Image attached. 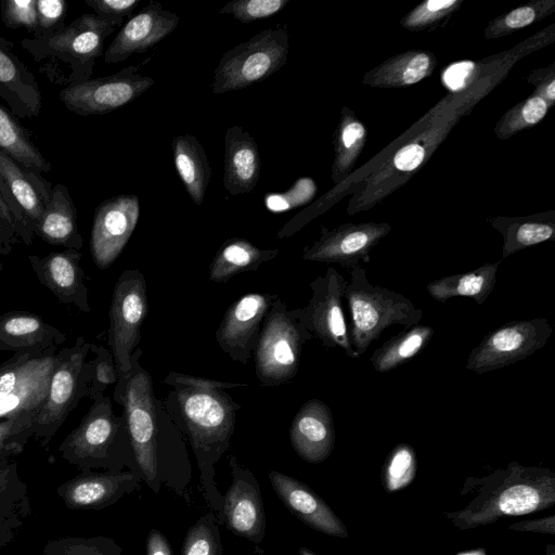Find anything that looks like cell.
<instances>
[{
    "mask_svg": "<svg viewBox=\"0 0 555 555\" xmlns=\"http://www.w3.org/2000/svg\"><path fill=\"white\" fill-rule=\"evenodd\" d=\"M477 495L463 508L444 516L459 529H474L502 517L521 516L555 504V474L517 462L478 479Z\"/></svg>",
    "mask_w": 555,
    "mask_h": 555,
    "instance_id": "6da1fadb",
    "label": "cell"
},
{
    "mask_svg": "<svg viewBox=\"0 0 555 555\" xmlns=\"http://www.w3.org/2000/svg\"><path fill=\"white\" fill-rule=\"evenodd\" d=\"M180 415L201 469L202 485L211 506L220 513L215 463L229 449L240 404L217 386H175Z\"/></svg>",
    "mask_w": 555,
    "mask_h": 555,
    "instance_id": "7a4b0ae2",
    "label": "cell"
},
{
    "mask_svg": "<svg viewBox=\"0 0 555 555\" xmlns=\"http://www.w3.org/2000/svg\"><path fill=\"white\" fill-rule=\"evenodd\" d=\"M344 299L350 313L349 339L359 357L386 328L393 325L409 328L423 317L422 309L404 295L372 284L361 266L350 270Z\"/></svg>",
    "mask_w": 555,
    "mask_h": 555,
    "instance_id": "3957f363",
    "label": "cell"
},
{
    "mask_svg": "<svg viewBox=\"0 0 555 555\" xmlns=\"http://www.w3.org/2000/svg\"><path fill=\"white\" fill-rule=\"evenodd\" d=\"M140 351L131 356V369L118 377L114 399L124 406L125 424L135 463L146 483L158 493L157 420L153 383L138 359Z\"/></svg>",
    "mask_w": 555,
    "mask_h": 555,
    "instance_id": "277c9868",
    "label": "cell"
},
{
    "mask_svg": "<svg viewBox=\"0 0 555 555\" xmlns=\"http://www.w3.org/2000/svg\"><path fill=\"white\" fill-rule=\"evenodd\" d=\"M127 431L125 420L114 414L112 401L102 395L93 400L80 423L59 447L61 457L80 472L117 468L118 455Z\"/></svg>",
    "mask_w": 555,
    "mask_h": 555,
    "instance_id": "5b68a950",
    "label": "cell"
},
{
    "mask_svg": "<svg viewBox=\"0 0 555 555\" xmlns=\"http://www.w3.org/2000/svg\"><path fill=\"white\" fill-rule=\"evenodd\" d=\"M313 336L278 297L271 306L255 348L256 374L262 385L278 386L295 377L305 343Z\"/></svg>",
    "mask_w": 555,
    "mask_h": 555,
    "instance_id": "8992f818",
    "label": "cell"
},
{
    "mask_svg": "<svg viewBox=\"0 0 555 555\" xmlns=\"http://www.w3.org/2000/svg\"><path fill=\"white\" fill-rule=\"evenodd\" d=\"M289 51L286 27L268 28L221 56L214 73V94L247 88L281 69Z\"/></svg>",
    "mask_w": 555,
    "mask_h": 555,
    "instance_id": "52a82bcc",
    "label": "cell"
},
{
    "mask_svg": "<svg viewBox=\"0 0 555 555\" xmlns=\"http://www.w3.org/2000/svg\"><path fill=\"white\" fill-rule=\"evenodd\" d=\"M91 344L79 336L73 346L55 353L48 391L34 425V437L41 447L50 443L83 398L82 369Z\"/></svg>",
    "mask_w": 555,
    "mask_h": 555,
    "instance_id": "ba28073f",
    "label": "cell"
},
{
    "mask_svg": "<svg viewBox=\"0 0 555 555\" xmlns=\"http://www.w3.org/2000/svg\"><path fill=\"white\" fill-rule=\"evenodd\" d=\"M553 328L546 318L507 322L470 350L466 369L477 374L506 367L543 348Z\"/></svg>",
    "mask_w": 555,
    "mask_h": 555,
    "instance_id": "9c48e42d",
    "label": "cell"
},
{
    "mask_svg": "<svg viewBox=\"0 0 555 555\" xmlns=\"http://www.w3.org/2000/svg\"><path fill=\"white\" fill-rule=\"evenodd\" d=\"M147 311L146 282L137 270L118 278L109 307L108 346L118 376L131 369V356L140 341V330Z\"/></svg>",
    "mask_w": 555,
    "mask_h": 555,
    "instance_id": "30bf717a",
    "label": "cell"
},
{
    "mask_svg": "<svg viewBox=\"0 0 555 555\" xmlns=\"http://www.w3.org/2000/svg\"><path fill=\"white\" fill-rule=\"evenodd\" d=\"M347 286L345 278L333 267L324 275L310 283L312 292L308 305L295 309L300 323L327 348H339L344 353L358 359L351 346L348 324L343 309L344 293Z\"/></svg>",
    "mask_w": 555,
    "mask_h": 555,
    "instance_id": "8fae6325",
    "label": "cell"
},
{
    "mask_svg": "<svg viewBox=\"0 0 555 555\" xmlns=\"http://www.w3.org/2000/svg\"><path fill=\"white\" fill-rule=\"evenodd\" d=\"M121 24L96 14H82L68 26L39 36L35 40H23L22 46L33 54L55 55L74 61L88 80L95 59L102 55L104 40Z\"/></svg>",
    "mask_w": 555,
    "mask_h": 555,
    "instance_id": "7c38bea8",
    "label": "cell"
},
{
    "mask_svg": "<svg viewBox=\"0 0 555 555\" xmlns=\"http://www.w3.org/2000/svg\"><path fill=\"white\" fill-rule=\"evenodd\" d=\"M154 83L139 73V66H128L114 75L74 82L60 92V100L75 114L103 115L132 102Z\"/></svg>",
    "mask_w": 555,
    "mask_h": 555,
    "instance_id": "4fadbf2b",
    "label": "cell"
},
{
    "mask_svg": "<svg viewBox=\"0 0 555 555\" xmlns=\"http://www.w3.org/2000/svg\"><path fill=\"white\" fill-rule=\"evenodd\" d=\"M55 353H15L0 374V420L39 411L48 391Z\"/></svg>",
    "mask_w": 555,
    "mask_h": 555,
    "instance_id": "5bb4252c",
    "label": "cell"
},
{
    "mask_svg": "<svg viewBox=\"0 0 555 555\" xmlns=\"http://www.w3.org/2000/svg\"><path fill=\"white\" fill-rule=\"evenodd\" d=\"M391 231L387 222L344 223L321 236L302 251V259L353 269L371 261L372 249Z\"/></svg>",
    "mask_w": 555,
    "mask_h": 555,
    "instance_id": "9a60e30c",
    "label": "cell"
},
{
    "mask_svg": "<svg viewBox=\"0 0 555 555\" xmlns=\"http://www.w3.org/2000/svg\"><path fill=\"white\" fill-rule=\"evenodd\" d=\"M140 216L139 197L121 194L101 203L95 210L90 253L100 269L108 268L120 255Z\"/></svg>",
    "mask_w": 555,
    "mask_h": 555,
    "instance_id": "2e32d148",
    "label": "cell"
},
{
    "mask_svg": "<svg viewBox=\"0 0 555 555\" xmlns=\"http://www.w3.org/2000/svg\"><path fill=\"white\" fill-rule=\"evenodd\" d=\"M39 175L29 172L0 151V195L10 199L8 209L13 218L17 236L30 244L34 228L50 198Z\"/></svg>",
    "mask_w": 555,
    "mask_h": 555,
    "instance_id": "e0dca14e",
    "label": "cell"
},
{
    "mask_svg": "<svg viewBox=\"0 0 555 555\" xmlns=\"http://www.w3.org/2000/svg\"><path fill=\"white\" fill-rule=\"evenodd\" d=\"M278 298L276 295L248 293L225 311L216 339L223 352L234 361L246 363L255 351L262 323Z\"/></svg>",
    "mask_w": 555,
    "mask_h": 555,
    "instance_id": "ac0fdd59",
    "label": "cell"
},
{
    "mask_svg": "<svg viewBox=\"0 0 555 555\" xmlns=\"http://www.w3.org/2000/svg\"><path fill=\"white\" fill-rule=\"evenodd\" d=\"M232 482L222 498L220 516L234 534L260 543L266 533V514L259 483L232 455Z\"/></svg>",
    "mask_w": 555,
    "mask_h": 555,
    "instance_id": "d6986e66",
    "label": "cell"
},
{
    "mask_svg": "<svg viewBox=\"0 0 555 555\" xmlns=\"http://www.w3.org/2000/svg\"><path fill=\"white\" fill-rule=\"evenodd\" d=\"M454 124L455 116L436 125L433 130L423 132L417 139L398 150L387 163L367 177L363 190L366 199L363 210L369 209L389 194V185L396 172H399L396 188L400 185V178L402 181L408 180L409 176L416 171L426 157L444 140Z\"/></svg>",
    "mask_w": 555,
    "mask_h": 555,
    "instance_id": "ffe728a7",
    "label": "cell"
},
{
    "mask_svg": "<svg viewBox=\"0 0 555 555\" xmlns=\"http://www.w3.org/2000/svg\"><path fill=\"white\" fill-rule=\"evenodd\" d=\"M139 488L132 472H81L56 489L57 496L72 511H98L116 503Z\"/></svg>",
    "mask_w": 555,
    "mask_h": 555,
    "instance_id": "44dd1931",
    "label": "cell"
},
{
    "mask_svg": "<svg viewBox=\"0 0 555 555\" xmlns=\"http://www.w3.org/2000/svg\"><path fill=\"white\" fill-rule=\"evenodd\" d=\"M81 256L79 250L66 248L44 256L29 255L28 260L40 284L46 286L60 302L75 306L88 313L90 312L89 289L80 264Z\"/></svg>",
    "mask_w": 555,
    "mask_h": 555,
    "instance_id": "7402d4cb",
    "label": "cell"
},
{
    "mask_svg": "<svg viewBox=\"0 0 555 555\" xmlns=\"http://www.w3.org/2000/svg\"><path fill=\"white\" fill-rule=\"evenodd\" d=\"M178 14L150 1L117 33L106 51V63H120L134 53H143L169 36L178 26Z\"/></svg>",
    "mask_w": 555,
    "mask_h": 555,
    "instance_id": "603a6c76",
    "label": "cell"
},
{
    "mask_svg": "<svg viewBox=\"0 0 555 555\" xmlns=\"http://www.w3.org/2000/svg\"><path fill=\"white\" fill-rule=\"evenodd\" d=\"M269 479L283 504L304 524L327 535H349L343 521L309 486L275 470L269 473Z\"/></svg>",
    "mask_w": 555,
    "mask_h": 555,
    "instance_id": "cb8c5ba5",
    "label": "cell"
},
{
    "mask_svg": "<svg viewBox=\"0 0 555 555\" xmlns=\"http://www.w3.org/2000/svg\"><path fill=\"white\" fill-rule=\"evenodd\" d=\"M66 335L39 314L9 311L0 314V351L40 356L57 352Z\"/></svg>",
    "mask_w": 555,
    "mask_h": 555,
    "instance_id": "d4e9b609",
    "label": "cell"
},
{
    "mask_svg": "<svg viewBox=\"0 0 555 555\" xmlns=\"http://www.w3.org/2000/svg\"><path fill=\"white\" fill-rule=\"evenodd\" d=\"M291 443L306 462L325 461L335 444V426L331 409L319 399L305 402L296 413L289 429Z\"/></svg>",
    "mask_w": 555,
    "mask_h": 555,
    "instance_id": "484cf974",
    "label": "cell"
},
{
    "mask_svg": "<svg viewBox=\"0 0 555 555\" xmlns=\"http://www.w3.org/2000/svg\"><path fill=\"white\" fill-rule=\"evenodd\" d=\"M260 177V155L256 140L241 126L224 135L223 185L231 195L249 193Z\"/></svg>",
    "mask_w": 555,
    "mask_h": 555,
    "instance_id": "4316f807",
    "label": "cell"
},
{
    "mask_svg": "<svg viewBox=\"0 0 555 555\" xmlns=\"http://www.w3.org/2000/svg\"><path fill=\"white\" fill-rule=\"evenodd\" d=\"M31 505L27 485L15 461L0 462V551L11 544L28 521Z\"/></svg>",
    "mask_w": 555,
    "mask_h": 555,
    "instance_id": "83f0119b",
    "label": "cell"
},
{
    "mask_svg": "<svg viewBox=\"0 0 555 555\" xmlns=\"http://www.w3.org/2000/svg\"><path fill=\"white\" fill-rule=\"evenodd\" d=\"M34 233L51 245L79 250L83 240L77 224V210L66 186L51 190L49 202L34 228Z\"/></svg>",
    "mask_w": 555,
    "mask_h": 555,
    "instance_id": "f1b7e54d",
    "label": "cell"
},
{
    "mask_svg": "<svg viewBox=\"0 0 555 555\" xmlns=\"http://www.w3.org/2000/svg\"><path fill=\"white\" fill-rule=\"evenodd\" d=\"M437 57L429 51L408 50L387 59L362 78L374 88H404L431 75Z\"/></svg>",
    "mask_w": 555,
    "mask_h": 555,
    "instance_id": "f546056e",
    "label": "cell"
},
{
    "mask_svg": "<svg viewBox=\"0 0 555 555\" xmlns=\"http://www.w3.org/2000/svg\"><path fill=\"white\" fill-rule=\"evenodd\" d=\"M491 224L502 234L503 259L555 237L554 210L524 217H495Z\"/></svg>",
    "mask_w": 555,
    "mask_h": 555,
    "instance_id": "4dcf8cb0",
    "label": "cell"
},
{
    "mask_svg": "<svg viewBox=\"0 0 555 555\" xmlns=\"http://www.w3.org/2000/svg\"><path fill=\"white\" fill-rule=\"evenodd\" d=\"M176 170L191 199L202 205L212 171L204 146L197 138L181 134L171 141Z\"/></svg>",
    "mask_w": 555,
    "mask_h": 555,
    "instance_id": "1f68e13d",
    "label": "cell"
},
{
    "mask_svg": "<svg viewBox=\"0 0 555 555\" xmlns=\"http://www.w3.org/2000/svg\"><path fill=\"white\" fill-rule=\"evenodd\" d=\"M499 264L500 261L483 263L468 272L433 280L426 285V291L442 304L454 297H467L481 306L495 286Z\"/></svg>",
    "mask_w": 555,
    "mask_h": 555,
    "instance_id": "d6a6232c",
    "label": "cell"
},
{
    "mask_svg": "<svg viewBox=\"0 0 555 555\" xmlns=\"http://www.w3.org/2000/svg\"><path fill=\"white\" fill-rule=\"evenodd\" d=\"M367 129L356 113L344 106L333 137L331 179L340 184L350 175L366 143Z\"/></svg>",
    "mask_w": 555,
    "mask_h": 555,
    "instance_id": "836d02e7",
    "label": "cell"
},
{
    "mask_svg": "<svg viewBox=\"0 0 555 555\" xmlns=\"http://www.w3.org/2000/svg\"><path fill=\"white\" fill-rule=\"evenodd\" d=\"M0 94L12 103L17 112L20 103L22 116H37L41 96L33 75L10 51L0 44Z\"/></svg>",
    "mask_w": 555,
    "mask_h": 555,
    "instance_id": "e575fe53",
    "label": "cell"
},
{
    "mask_svg": "<svg viewBox=\"0 0 555 555\" xmlns=\"http://www.w3.org/2000/svg\"><path fill=\"white\" fill-rule=\"evenodd\" d=\"M278 253V249H260L242 237L228 238L209 266V279L217 283H225L238 273L258 269L263 262L273 259Z\"/></svg>",
    "mask_w": 555,
    "mask_h": 555,
    "instance_id": "d590c367",
    "label": "cell"
},
{
    "mask_svg": "<svg viewBox=\"0 0 555 555\" xmlns=\"http://www.w3.org/2000/svg\"><path fill=\"white\" fill-rule=\"evenodd\" d=\"M433 336L434 328L429 325L416 324L404 328L376 348L370 363L378 373L392 371L421 353Z\"/></svg>",
    "mask_w": 555,
    "mask_h": 555,
    "instance_id": "8d00e7d4",
    "label": "cell"
},
{
    "mask_svg": "<svg viewBox=\"0 0 555 555\" xmlns=\"http://www.w3.org/2000/svg\"><path fill=\"white\" fill-rule=\"evenodd\" d=\"M0 151L23 169L40 175L51 170L50 163L30 141L14 116L0 105Z\"/></svg>",
    "mask_w": 555,
    "mask_h": 555,
    "instance_id": "74e56055",
    "label": "cell"
},
{
    "mask_svg": "<svg viewBox=\"0 0 555 555\" xmlns=\"http://www.w3.org/2000/svg\"><path fill=\"white\" fill-rule=\"evenodd\" d=\"M555 12V0H533L491 20L483 30L486 39L505 37L531 26Z\"/></svg>",
    "mask_w": 555,
    "mask_h": 555,
    "instance_id": "f35d334b",
    "label": "cell"
},
{
    "mask_svg": "<svg viewBox=\"0 0 555 555\" xmlns=\"http://www.w3.org/2000/svg\"><path fill=\"white\" fill-rule=\"evenodd\" d=\"M547 103L537 95H530L508 108L500 117L494 133L501 140H507L516 133L538 125L547 114Z\"/></svg>",
    "mask_w": 555,
    "mask_h": 555,
    "instance_id": "ab89813d",
    "label": "cell"
},
{
    "mask_svg": "<svg viewBox=\"0 0 555 555\" xmlns=\"http://www.w3.org/2000/svg\"><path fill=\"white\" fill-rule=\"evenodd\" d=\"M90 351L94 358L87 359L82 369L83 398L104 395L105 389L118 382V372L111 350L91 344Z\"/></svg>",
    "mask_w": 555,
    "mask_h": 555,
    "instance_id": "60d3db41",
    "label": "cell"
},
{
    "mask_svg": "<svg viewBox=\"0 0 555 555\" xmlns=\"http://www.w3.org/2000/svg\"><path fill=\"white\" fill-rule=\"evenodd\" d=\"M417 470L414 449L408 443L397 444L387 455L382 479L388 492H396L408 487Z\"/></svg>",
    "mask_w": 555,
    "mask_h": 555,
    "instance_id": "b9f144b4",
    "label": "cell"
},
{
    "mask_svg": "<svg viewBox=\"0 0 555 555\" xmlns=\"http://www.w3.org/2000/svg\"><path fill=\"white\" fill-rule=\"evenodd\" d=\"M463 0H425L405 14L400 25L410 31L433 29L461 9Z\"/></svg>",
    "mask_w": 555,
    "mask_h": 555,
    "instance_id": "7bdbcfd3",
    "label": "cell"
},
{
    "mask_svg": "<svg viewBox=\"0 0 555 555\" xmlns=\"http://www.w3.org/2000/svg\"><path fill=\"white\" fill-rule=\"evenodd\" d=\"M120 547L107 537H62L49 540L43 555H120Z\"/></svg>",
    "mask_w": 555,
    "mask_h": 555,
    "instance_id": "ee69618b",
    "label": "cell"
},
{
    "mask_svg": "<svg viewBox=\"0 0 555 555\" xmlns=\"http://www.w3.org/2000/svg\"><path fill=\"white\" fill-rule=\"evenodd\" d=\"M39 411L0 420V462L21 454L34 437V425Z\"/></svg>",
    "mask_w": 555,
    "mask_h": 555,
    "instance_id": "f6af8a7d",
    "label": "cell"
},
{
    "mask_svg": "<svg viewBox=\"0 0 555 555\" xmlns=\"http://www.w3.org/2000/svg\"><path fill=\"white\" fill-rule=\"evenodd\" d=\"M221 535L211 513L201 517L186 532L182 555H221Z\"/></svg>",
    "mask_w": 555,
    "mask_h": 555,
    "instance_id": "bcb514c9",
    "label": "cell"
},
{
    "mask_svg": "<svg viewBox=\"0 0 555 555\" xmlns=\"http://www.w3.org/2000/svg\"><path fill=\"white\" fill-rule=\"evenodd\" d=\"M289 0H233L223 5L219 13L230 14L241 23L266 20L286 7Z\"/></svg>",
    "mask_w": 555,
    "mask_h": 555,
    "instance_id": "7dc6e473",
    "label": "cell"
},
{
    "mask_svg": "<svg viewBox=\"0 0 555 555\" xmlns=\"http://www.w3.org/2000/svg\"><path fill=\"white\" fill-rule=\"evenodd\" d=\"M317 192V185L311 178H300L294 186L287 190L286 194H269L266 196L267 208L279 212L293 209L311 201Z\"/></svg>",
    "mask_w": 555,
    "mask_h": 555,
    "instance_id": "c3c4849f",
    "label": "cell"
},
{
    "mask_svg": "<svg viewBox=\"0 0 555 555\" xmlns=\"http://www.w3.org/2000/svg\"><path fill=\"white\" fill-rule=\"evenodd\" d=\"M37 0H5L1 3V14L7 27H24L37 33Z\"/></svg>",
    "mask_w": 555,
    "mask_h": 555,
    "instance_id": "681fc988",
    "label": "cell"
},
{
    "mask_svg": "<svg viewBox=\"0 0 555 555\" xmlns=\"http://www.w3.org/2000/svg\"><path fill=\"white\" fill-rule=\"evenodd\" d=\"M478 64L464 60L448 65L441 73V83L451 92L466 89L477 77Z\"/></svg>",
    "mask_w": 555,
    "mask_h": 555,
    "instance_id": "f907efd6",
    "label": "cell"
},
{
    "mask_svg": "<svg viewBox=\"0 0 555 555\" xmlns=\"http://www.w3.org/2000/svg\"><path fill=\"white\" fill-rule=\"evenodd\" d=\"M37 35L47 36L61 26L66 12L67 3L64 0H37Z\"/></svg>",
    "mask_w": 555,
    "mask_h": 555,
    "instance_id": "816d5d0a",
    "label": "cell"
},
{
    "mask_svg": "<svg viewBox=\"0 0 555 555\" xmlns=\"http://www.w3.org/2000/svg\"><path fill=\"white\" fill-rule=\"evenodd\" d=\"M141 0H86L95 14L122 24V21L130 16Z\"/></svg>",
    "mask_w": 555,
    "mask_h": 555,
    "instance_id": "f5cc1de1",
    "label": "cell"
},
{
    "mask_svg": "<svg viewBox=\"0 0 555 555\" xmlns=\"http://www.w3.org/2000/svg\"><path fill=\"white\" fill-rule=\"evenodd\" d=\"M527 80L533 86L532 95L543 99L548 107L555 104V64L533 69Z\"/></svg>",
    "mask_w": 555,
    "mask_h": 555,
    "instance_id": "db71d44e",
    "label": "cell"
},
{
    "mask_svg": "<svg viewBox=\"0 0 555 555\" xmlns=\"http://www.w3.org/2000/svg\"><path fill=\"white\" fill-rule=\"evenodd\" d=\"M16 237L13 218L8 208L0 204V257L10 254Z\"/></svg>",
    "mask_w": 555,
    "mask_h": 555,
    "instance_id": "11a10c76",
    "label": "cell"
},
{
    "mask_svg": "<svg viewBox=\"0 0 555 555\" xmlns=\"http://www.w3.org/2000/svg\"><path fill=\"white\" fill-rule=\"evenodd\" d=\"M165 383H169L172 386H197V387L217 386V387H221V388L246 386V384H229V383L218 382V380L208 379V378L193 377L190 375H183V374L175 373V372L170 373L165 378Z\"/></svg>",
    "mask_w": 555,
    "mask_h": 555,
    "instance_id": "9f6ffc18",
    "label": "cell"
},
{
    "mask_svg": "<svg viewBox=\"0 0 555 555\" xmlns=\"http://www.w3.org/2000/svg\"><path fill=\"white\" fill-rule=\"evenodd\" d=\"M509 528L515 531L555 534V516L514 522Z\"/></svg>",
    "mask_w": 555,
    "mask_h": 555,
    "instance_id": "6f0895ef",
    "label": "cell"
},
{
    "mask_svg": "<svg viewBox=\"0 0 555 555\" xmlns=\"http://www.w3.org/2000/svg\"><path fill=\"white\" fill-rule=\"evenodd\" d=\"M146 555H172L166 537L156 529H152L147 535Z\"/></svg>",
    "mask_w": 555,
    "mask_h": 555,
    "instance_id": "680465c9",
    "label": "cell"
},
{
    "mask_svg": "<svg viewBox=\"0 0 555 555\" xmlns=\"http://www.w3.org/2000/svg\"><path fill=\"white\" fill-rule=\"evenodd\" d=\"M457 555H487L482 548L472 550L463 553H459Z\"/></svg>",
    "mask_w": 555,
    "mask_h": 555,
    "instance_id": "91938a15",
    "label": "cell"
},
{
    "mask_svg": "<svg viewBox=\"0 0 555 555\" xmlns=\"http://www.w3.org/2000/svg\"><path fill=\"white\" fill-rule=\"evenodd\" d=\"M298 555H315L312 551L307 547H301Z\"/></svg>",
    "mask_w": 555,
    "mask_h": 555,
    "instance_id": "94428289",
    "label": "cell"
},
{
    "mask_svg": "<svg viewBox=\"0 0 555 555\" xmlns=\"http://www.w3.org/2000/svg\"><path fill=\"white\" fill-rule=\"evenodd\" d=\"M10 363H11V358H9L4 362L0 363V374L10 365Z\"/></svg>",
    "mask_w": 555,
    "mask_h": 555,
    "instance_id": "6125c7cd",
    "label": "cell"
},
{
    "mask_svg": "<svg viewBox=\"0 0 555 555\" xmlns=\"http://www.w3.org/2000/svg\"><path fill=\"white\" fill-rule=\"evenodd\" d=\"M546 555H555L554 545L550 544L546 551Z\"/></svg>",
    "mask_w": 555,
    "mask_h": 555,
    "instance_id": "be15d7a7",
    "label": "cell"
},
{
    "mask_svg": "<svg viewBox=\"0 0 555 555\" xmlns=\"http://www.w3.org/2000/svg\"><path fill=\"white\" fill-rule=\"evenodd\" d=\"M2 268H3V264H2V262L0 261V273H1V271H2Z\"/></svg>",
    "mask_w": 555,
    "mask_h": 555,
    "instance_id": "e7e4bbea",
    "label": "cell"
},
{
    "mask_svg": "<svg viewBox=\"0 0 555 555\" xmlns=\"http://www.w3.org/2000/svg\"><path fill=\"white\" fill-rule=\"evenodd\" d=\"M0 201H2L1 195H0ZM2 202H3V201H2Z\"/></svg>",
    "mask_w": 555,
    "mask_h": 555,
    "instance_id": "03108f58",
    "label": "cell"
}]
</instances>
